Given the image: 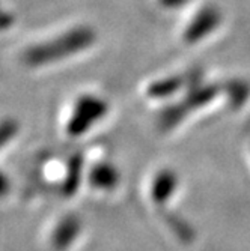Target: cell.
Wrapping results in <instances>:
<instances>
[{"label":"cell","instance_id":"6da1fadb","mask_svg":"<svg viewBox=\"0 0 250 251\" xmlns=\"http://www.w3.org/2000/svg\"><path fill=\"white\" fill-rule=\"evenodd\" d=\"M80 233V220L76 215L65 217L56 227L53 233V245L56 250H65Z\"/></svg>","mask_w":250,"mask_h":251},{"label":"cell","instance_id":"7a4b0ae2","mask_svg":"<svg viewBox=\"0 0 250 251\" xmlns=\"http://www.w3.org/2000/svg\"><path fill=\"white\" fill-rule=\"evenodd\" d=\"M176 184H178V177L172 170L160 172L155 176V179L152 182V187H151L152 200L158 204H163L173 194Z\"/></svg>","mask_w":250,"mask_h":251},{"label":"cell","instance_id":"277c9868","mask_svg":"<svg viewBox=\"0 0 250 251\" xmlns=\"http://www.w3.org/2000/svg\"><path fill=\"white\" fill-rule=\"evenodd\" d=\"M104 113H106V105L101 101L92 100V98H84L77 105L76 116H79L80 119H83L84 122H87L90 125L92 121L101 118Z\"/></svg>","mask_w":250,"mask_h":251},{"label":"cell","instance_id":"8992f818","mask_svg":"<svg viewBox=\"0 0 250 251\" xmlns=\"http://www.w3.org/2000/svg\"><path fill=\"white\" fill-rule=\"evenodd\" d=\"M80 173H82V158L77 155L71 159L70 169H68V176H66L65 185H63V193L66 196H71L77 190L79 180H80Z\"/></svg>","mask_w":250,"mask_h":251},{"label":"cell","instance_id":"5b68a950","mask_svg":"<svg viewBox=\"0 0 250 251\" xmlns=\"http://www.w3.org/2000/svg\"><path fill=\"white\" fill-rule=\"evenodd\" d=\"M165 220L166 223L170 226L172 232L183 241L190 242L192 239H194V230L189 226V223H186L181 217L175 215V214H165Z\"/></svg>","mask_w":250,"mask_h":251},{"label":"cell","instance_id":"52a82bcc","mask_svg":"<svg viewBox=\"0 0 250 251\" xmlns=\"http://www.w3.org/2000/svg\"><path fill=\"white\" fill-rule=\"evenodd\" d=\"M15 131H17V126H15L14 122H11V121L3 122V126H2V145H6V142L15 134Z\"/></svg>","mask_w":250,"mask_h":251},{"label":"cell","instance_id":"3957f363","mask_svg":"<svg viewBox=\"0 0 250 251\" xmlns=\"http://www.w3.org/2000/svg\"><path fill=\"white\" fill-rule=\"evenodd\" d=\"M119 175L111 164H97L89 175V180L92 187L100 190H111L118 184Z\"/></svg>","mask_w":250,"mask_h":251}]
</instances>
